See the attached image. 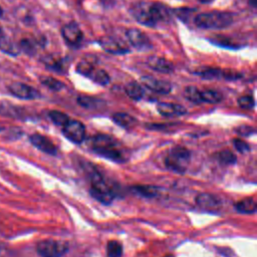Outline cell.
Here are the masks:
<instances>
[{"label": "cell", "mask_w": 257, "mask_h": 257, "mask_svg": "<svg viewBox=\"0 0 257 257\" xmlns=\"http://www.w3.org/2000/svg\"><path fill=\"white\" fill-rule=\"evenodd\" d=\"M131 14L142 25L155 27L171 18L170 9L161 2H138L131 8Z\"/></svg>", "instance_id": "cell-1"}, {"label": "cell", "mask_w": 257, "mask_h": 257, "mask_svg": "<svg viewBox=\"0 0 257 257\" xmlns=\"http://www.w3.org/2000/svg\"><path fill=\"white\" fill-rule=\"evenodd\" d=\"M91 147L94 153L103 158L117 163L125 161V157L119 147V144L110 136L103 134L94 136L91 141Z\"/></svg>", "instance_id": "cell-2"}, {"label": "cell", "mask_w": 257, "mask_h": 257, "mask_svg": "<svg viewBox=\"0 0 257 257\" xmlns=\"http://www.w3.org/2000/svg\"><path fill=\"white\" fill-rule=\"evenodd\" d=\"M234 21V15L228 11H208L195 16L194 23L202 29L219 30L229 27Z\"/></svg>", "instance_id": "cell-3"}, {"label": "cell", "mask_w": 257, "mask_h": 257, "mask_svg": "<svg viewBox=\"0 0 257 257\" xmlns=\"http://www.w3.org/2000/svg\"><path fill=\"white\" fill-rule=\"evenodd\" d=\"M89 180H90V190H89L90 195L102 204H105V205L110 204L115 197V191L104 180L102 175L97 171L90 172Z\"/></svg>", "instance_id": "cell-4"}, {"label": "cell", "mask_w": 257, "mask_h": 257, "mask_svg": "<svg viewBox=\"0 0 257 257\" xmlns=\"http://www.w3.org/2000/svg\"><path fill=\"white\" fill-rule=\"evenodd\" d=\"M191 153L190 151L182 146H177L171 149L168 156L165 159L166 167L179 174H184L190 164Z\"/></svg>", "instance_id": "cell-5"}, {"label": "cell", "mask_w": 257, "mask_h": 257, "mask_svg": "<svg viewBox=\"0 0 257 257\" xmlns=\"http://www.w3.org/2000/svg\"><path fill=\"white\" fill-rule=\"evenodd\" d=\"M36 250L41 257H62L68 251V243L61 240L46 239L37 243Z\"/></svg>", "instance_id": "cell-6"}, {"label": "cell", "mask_w": 257, "mask_h": 257, "mask_svg": "<svg viewBox=\"0 0 257 257\" xmlns=\"http://www.w3.org/2000/svg\"><path fill=\"white\" fill-rule=\"evenodd\" d=\"M61 36L65 43L72 47L78 48L83 41V33L76 22H69L62 26Z\"/></svg>", "instance_id": "cell-7"}, {"label": "cell", "mask_w": 257, "mask_h": 257, "mask_svg": "<svg viewBox=\"0 0 257 257\" xmlns=\"http://www.w3.org/2000/svg\"><path fill=\"white\" fill-rule=\"evenodd\" d=\"M62 133L69 141L75 144H80L85 139V126L76 119H69L62 128Z\"/></svg>", "instance_id": "cell-8"}, {"label": "cell", "mask_w": 257, "mask_h": 257, "mask_svg": "<svg viewBox=\"0 0 257 257\" xmlns=\"http://www.w3.org/2000/svg\"><path fill=\"white\" fill-rule=\"evenodd\" d=\"M125 35L128 42L140 51H148L153 49V43L150 38L138 28H130L126 30Z\"/></svg>", "instance_id": "cell-9"}, {"label": "cell", "mask_w": 257, "mask_h": 257, "mask_svg": "<svg viewBox=\"0 0 257 257\" xmlns=\"http://www.w3.org/2000/svg\"><path fill=\"white\" fill-rule=\"evenodd\" d=\"M100 47L110 54H125L130 52V48L122 41L112 36H102L97 40Z\"/></svg>", "instance_id": "cell-10"}, {"label": "cell", "mask_w": 257, "mask_h": 257, "mask_svg": "<svg viewBox=\"0 0 257 257\" xmlns=\"http://www.w3.org/2000/svg\"><path fill=\"white\" fill-rule=\"evenodd\" d=\"M8 89L11 94L18 98L35 99L40 97V93L37 89L22 82H13L8 86Z\"/></svg>", "instance_id": "cell-11"}, {"label": "cell", "mask_w": 257, "mask_h": 257, "mask_svg": "<svg viewBox=\"0 0 257 257\" xmlns=\"http://www.w3.org/2000/svg\"><path fill=\"white\" fill-rule=\"evenodd\" d=\"M143 84L154 92L161 94H168L172 90V84L169 81L158 79L151 75H144L141 77Z\"/></svg>", "instance_id": "cell-12"}, {"label": "cell", "mask_w": 257, "mask_h": 257, "mask_svg": "<svg viewBox=\"0 0 257 257\" xmlns=\"http://www.w3.org/2000/svg\"><path fill=\"white\" fill-rule=\"evenodd\" d=\"M30 143L37 148L38 150H40L41 152L51 155V156H56L57 155V148L56 146L46 137L40 135V134H33L29 137Z\"/></svg>", "instance_id": "cell-13"}, {"label": "cell", "mask_w": 257, "mask_h": 257, "mask_svg": "<svg viewBox=\"0 0 257 257\" xmlns=\"http://www.w3.org/2000/svg\"><path fill=\"white\" fill-rule=\"evenodd\" d=\"M147 64L153 70H156L162 73H171L174 70V65L171 61L157 55L149 56L147 58Z\"/></svg>", "instance_id": "cell-14"}, {"label": "cell", "mask_w": 257, "mask_h": 257, "mask_svg": "<svg viewBox=\"0 0 257 257\" xmlns=\"http://www.w3.org/2000/svg\"><path fill=\"white\" fill-rule=\"evenodd\" d=\"M196 203L199 207L208 211L218 210L222 205L221 200L218 197L209 193H202L198 195L196 198Z\"/></svg>", "instance_id": "cell-15"}, {"label": "cell", "mask_w": 257, "mask_h": 257, "mask_svg": "<svg viewBox=\"0 0 257 257\" xmlns=\"http://www.w3.org/2000/svg\"><path fill=\"white\" fill-rule=\"evenodd\" d=\"M159 113L164 116H179L187 113V109L178 103L173 102H160L157 105Z\"/></svg>", "instance_id": "cell-16"}, {"label": "cell", "mask_w": 257, "mask_h": 257, "mask_svg": "<svg viewBox=\"0 0 257 257\" xmlns=\"http://www.w3.org/2000/svg\"><path fill=\"white\" fill-rule=\"evenodd\" d=\"M194 73L204 79H225V69L218 67H203Z\"/></svg>", "instance_id": "cell-17"}, {"label": "cell", "mask_w": 257, "mask_h": 257, "mask_svg": "<svg viewBox=\"0 0 257 257\" xmlns=\"http://www.w3.org/2000/svg\"><path fill=\"white\" fill-rule=\"evenodd\" d=\"M111 118L116 124L126 130L134 127L138 122V120L133 115L125 112H115L112 114Z\"/></svg>", "instance_id": "cell-18"}, {"label": "cell", "mask_w": 257, "mask_h": 257, "mask_svg": "<svg viewBox=\"0 0 257 257\" xmlns=\"http://www.w3.org/2000/svg\"><path fill=\"white\" fill-rule=\"evenodd\" d=\"M131 191L143 198H155L159 195V188L151 185H136L131 187Z\"/></svg>", "instance_id": "cell-19"}, {"label": "cell", "mask_w": 257, "mask_h": 257, "mask_svg": "<svg viewBox=\"0 0 257 257\" xmlns=\"http://www.w3.org/2000/svg\"><path fill=\"white\" fill-rule=\"evenodd\" d=\"M235 207H236V210L240 213L252 214V213L256 212L257 203H256L255 198L250 197V198H245V199L237 202Z\"/></svg>", "instance_id": "cell-20"}, {"label": "cell", "mask_w": 257, "mask_h": 257, "mask_svg": "<svg viewBox=\"0 0 257 257\" xmlns=\"http://www.w3.org/2000/svg\"><path fill=\"white\" fill-rule=\"evenodd\" d=\"M43 63L48 69L52 71H55L58 73H63L65 71L64 60L62 58L47 55L45 58H43Z\"/></svg>", "instance_id": "cell-21"}, {"label": "cell", "mask_w": 257, "mask_h": 257, "mask_svg": "<svg viewBox=\"0 0 257 257\" xmlns=\"http://www.w3.org/2000/svg\"><path fill=\"white\" fill-rule=\"evenodd\" d=\"M87 77L99 85H106L110 81L108 73L105 70L97 67H94L87 75Z\"/></svg>", "instance_id": "cell-22"}, {"label": "cell", "mask_w": 257, "mask_h": 257, "mask_svg": "<svg viewBox=\"0 0 257 257\" xmlns=\"http://www.w3.org/2000/svg\"><path fill=\"white\" fill-rule=\"evenodd\" d=\"M124 91L128 95V97H131L134 100L142 99L144 96V93H145L143 86L136 81H132V82H128L127 84H125Z\"/></svg>", "instance_id": "cell-23"}, {"label": "cell", "mask_w": 257, "mask_h": 257, "mask_svg": "<svg viewBox=\"0 0 257 257\" xmlns=\"http://www.w3.org/2000/svg\"><path fill=\"white\" fill-rule=\"evenodd\" d=\"M0 50L13 56L17 55L20 51L19 47H17V45L9 37L5 36L4 34L0 37Z\"/></svg>", "instance_id": "cell-24"}, {"label": "cell", "mask_w": 257, "mask_h": 257, "mask_svg": "<svg viewBox=\"0 0 257 257\" xmlns=\"http://www.w3.org/2000/svg\"><path fill=\"white\" fill-rule=\"evenodd\" d=\"M40 82L44 86L48 87L49 89H51L53 91H59V90L63 89L64 86H65L62 81H60V80H58V79H56L52 76H47V75L40 76Z\"/></svg>", "instance_id": "cell-25"}, {"label": "cell", "mask_w": 257, "mask_h": 257, "mask_svg": "<svg viewBox=\"0 0 257 257\" xmlns=\"http://www.w3.org/2000/svg\"><path fill=\"white\" fill-rule=\"evenodd\" d=\"M223 98V95L215 90H202L201 91V101L207 103H217L220 102Z\"/></svg>", "instance_id": "cell-26"}, {"label": "cell", "mask_w": 257, "mask_h": 257, "mask_svg": "<svg viewBox=\"0 0 257 257\" xmlns=\"http://www.w3.org/2000/svg\"><path fill=\"white\" fill-rule=\"evenodd\" d=\"M107 257H121L122 256V245L116 240H110L106 244Z\"/></svg>", "instance_id": "cell-27"}, {"label": "cell", "mask_w": 257, "mask_h": 257, "mask_svg": "<svg viewBox=\"0 0 257 257\" xmlns=\"http://www.w3.org/2000/svg\"><path fill=\"white\" fill-rule=\"evenodd\" d=\"M184 95L187 99L195 103H201V90H199L196 86H187L184 90Z\"/></svg>", "instance_id": "cell-28"}, {"label": "cell", "mask_w": 257, "mask_h": 257, "mask_svg": "<svg viewBox=\"0 0 257 257\" xmlns=\"http://www.w3.org/2000/svg\"><path fill=\"white\" fill-rule=\"evenodd\" d=\"M48 115L50 117V119L57 125H60V126H63L68 120H69V117L66 113L62 112V111H59V110H50L48 112Z\"/></svg>", "instance_id": "cell-29"}, {"label": "cell", "mask_w": 257, "mask_h": 257, "mask_svg": "<svg viewBox=\"0 0 257 257\" xmlns=\"http://www.w3.org/2000/svg\"><path fill=\"white\" fill-rule=\"evenodd\" d=\"M99 102H100L99 99L94 98L92 96L80 95L77 97V103L85 108H95L98 106Z\"/></svg>", "instance_id": "cell-30"}, {"label": "cell", "mask_w": 257, "mask_h": 257, "mask_svg": "<svg viewBox=\"0 0 257 257\" xmlns=\"http://www.w3.org/2000/svg\"><path fill=\"white\" fill-rule=\"evenodd\" d=\"M37 42H35L34 39L24 38L19 43V49H22L27 54H34L36 51Z\"/></svg>", "instance_id": "cell-31"}, {"label": "cell", "mask_w": 257, "mask_h": 257, "mask_svg": "<svg viewBox=\"0 0 257 257\" xmlns=\"http://www.w3.org/2000/svg\"><path fill=\"white\" fill-rule=\"evenodd\" d=\"M217 159L220 163L225 164V165H231V164H234L236 162L235 155L229 150L219 152L217 154Z\"/></svg>", "instance_id": "cell-32"}, {"label": "cell", "mask_w": 257, "mask_h": 257, "mask_svg": "<svg viewBox=\"0 0 257 257\" xmlns=\"http://www.w3.org/2000/svg\"><path fill=\"white\" fill-rule=\"evenodd\" d=\"M176 16L178 18H180L182 21L184 22H187L188 19L190 18V16L195 12V9H192V8H189V7H182V8H178V9H175L173 11Z\"/></svg>", "instance_id": "cell-33"}, {"label": "cell", "mask_w": 257, "mask_h": 257, "mask_svg": "<svg viewBox=\"0 0 257 257\" xmlns=\"http://www.w3.org/2000/svg\"><path fill=\"white\" fill-rule=\"evenodd\" d=\"M237 102H238V105L244 109H251L255 105L254 98L251 95H243L238 98Z\"/></svg>", "instance_id": "cell-34"}, {"label": "cell", "mask_w": 257, "mask_h": 257, "mask_svg": "<svg viewBox=\"0 0 257 257\" xmlns=\"http://www.w3.org/2000/svg\"><path fill=\"white\" fill-rule=\"evenodd\" d=\"M211 42H213L214 44L218 45V46H222V47H231V48H237L239 47L238 45H235V44H232L229 42V39L227 38H224V37H217L215 39H209Z\"/></svg>", "instance_id": "cell-35"}, {"label": "cell", "mask_w": 257, "mask_h": 257, "mask_svg": "<svg viewBox=\"0 0 257 257\" xmlns=\"http://www.w3.org/2000/svg\"><path fill=\"white\" fill-rule=\"evenodd\" d=\"M233 144H234V147L236 148V150L240 153H246V152L250 151V146L245 141H242L240 139H235L233 141Z\"/></svg>", "instance_id": "cell-36"}, {"label": "cell", "mask_w": 257, "mask_h": 257, "mask_svg": "<svg viewBox=\"0 0 257 257\" xmlns=\"http://www.w3.org/2000/svg\"><path fill=\"white\" fill-rule=\"evenodd\" d=\"M249 3L255 8L257 6V0H249Z\"/></svg>", "instance_id": "cell-37"}, {"label": "cell", "mask_w": 257, "mask_h": 257, "mask_svg": "<svg viewBox=\"0 0 257 257\" xmlns=\"http://www.w3.org/2000/svg\"><path fill=\"white\" fill-rule=\"evenodd\" d=\"M199 1L202 3H209V2H212L213 0H199Z\"/></svg>", "instance_id": "cell-38"}, {"label": "cell", "mask_w": 257, "mask_h": 257, "mask_svg": "<svg viewBox=\"0 0 257 257\" xmlns=\"http://www.w3.org/2000/svg\"><path fill=\"white\" fill-rule=\"evenodd\" d=\"M164 257H175V256L172 255V254H168V255H166V256H164Z\"/></svg>", "instance_id": "cell-39"}, {"label": "cell", "mask_w": 257, "mask_h": 257, "mask_svg": "<svg viewBox=\"0 0 257 257\" xmlns=\"http://www.w3.org/2000/svg\"><path fill=\"white\" fill-rule=\"evenodd\" d=\"M2 14H3V10H2V8L0 7V17L2 16Z\"/></svg>", "instance_id": "cell-40"}, {"label": "cell", "mask_w": 257, "mask_h": 257, "mask_svg": "<svg viewBox=\"0 0 257 257\" xmlns=\"http://www.w3.org/2000/svg\"><path fill=\"white\" fill-rule=\"evenodd\" d=\"M3 35V31H2V28L0 27V37Z\"/></svg>", "instance_id": "cell-41"}, {"label": "cell", "mask_w": 257, "mask_h": 257, "mask_svg": "<svg viewBox=\"0 0 257 257\" xmlns=\"http://www.w3.org/2000/svg\"><path fill=\"white\" fill-rule=\"evenodd\" d=\"M2 130H3V127L0 125V131H2Z\"/></svg>", "instance_id": "cell-42"}]
</instances>
